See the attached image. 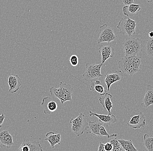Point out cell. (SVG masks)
<instances>
[{
  "instance_id": "1",
  "label": "cell",
  "mask_w": 153,
  "mask_h": 151,
  "mask_svg": "<svg viewBox=\"0 0 153 151\" xmlns=\"http://www.w3.org/2000/svg\"><path fill=\"white\" fill-rule=\"evenodd\" d=\"M141 64V57L138 55L125 56L118 62L120 71L130 76L134 75L140 71Z\"/></svg>"
},
{
  "instance_id": "2",
  "label": "cell",
  "mask_w": 153,
  "mask_h": 151,
  "mask_svg": "<svg viewBox=\"0 0 153 151\" xmlns=\"http://www.w3.org/2000/svg\"><path fill=\"white\" fill-rule=\"evenodd\" d=\"M73 88L69 84L60 82L59 88L51 87L50 88V93L52 97L60 100L62 105L68 101H72Z\"/></svg>"
},
{
  "instance_id": "3",
  "label": "cell",
  "mask_w": 153,
  "mask_h": 151,
  "mask_svg": "<svg viewBox=\"0 0 153 151\" xmlns=\"http://www.w3.org/2000/svg\"><path fill=\"white\" fill-rule=\"evenodd\" d=\"M142 41L138 38H127L123 43L125 56L137 55L142 51Z\"/></svg>"
},
{
  "instance_id": "4",
  "label": "cell",
  "mask_w": 153,
  "mask_h": 151,
  "mask_svg": "<svg viewBox=\"0 0 153 151\" xmlns=\"http://www.w3.org/2000/svg\"><path fill=\"white\" fill-rule=\"evenodd\" d=\"M103 64L102 63L100 64L86 63L85 72L83 75L84 79L87 81L92 82L103 77L101 74V69Z\"/></svg>"
},
{
  "instance_id": "5",
  "label": "cell",
  "mask_w": 153,
  "mask_h": 151,
  "mask_svg": "<svg viewBox=\"0 0 153 151\" xmlns=\"http://www.w3.org/2000/svg\"><path fill=\"white\" fill-rule=\"evenodd\" d=\"M71 124V131L77 136H80L86 131L88 126L85 116L83 113H80L75 118H71L70 121Z\"/></svg>"
},
{
  "instance_id": "6",
  "label": "cell",
  "mask_w": 153,
  "mask_h": 151,
  "mask_svg": "<svg viewBox=\"0 0 153 151\" xmlns=\"http://www.w3.org/2000/svg\"><path fill=\"white\" fill-rule=\"evenodd\" d=\"M117 27L120 33L131 37L135 34L136 22L129 17H125L120 19Z\"/></svg>"
},
{
  "instance_id": "7",
  "label": "cell",
  "mask_w": 153,
  "mask_h": 151,
  "mask_svg": "<svg viewBox=\"0 0 153 151\" xmlns=\"http://www.w3.org/2000/svg\"><path fill=\"white\" fill-rule=\"evenodd\" d=\"M116 38L113 29L108 25L105 24L100 26L97 35V43L98 44L103 43H109L115 40Z\"/></svg>"
},
{
  "instance_id": "8",
  "label": "cell",
  "mask_w": 153,
  "mask_h": 151,
  "mask_svg": "<svg viewBox=\"0 0 153 151\" xmlns=\"http://www.w3.org/2000/svg\"><path fill=\"white\" fill-rule=\"evenodd\" d=\"M124 78L123 73L121 71H117L114 74L107 73L105 75L104 82L107 86L108 91H109L111 86L115 83L121 81Z\"/></svg>"
},
{
  "instance_id": "9",
  "label": "cell",
  "mask_w": 153,
  "mask_h": 151,
  "mask_svg": "<svg viewBox=\"0 0 153 151\" xmlns=\"http://www.w3.org/2000/svg\"><path fill=\"white\" fill-rule=\"evenodd\" d=\"M127 125L130 127L134 129L140 128L145 126L146 118L142 112H140L137 115L131 116Z\"/></svg>"
},
{
  "instance_id": "10",
  "label": "cell",
  "mask_w": 153,
  "mask_h": 151,
  "mask_svg": "<svg viewBox=\"0 0 153 151\" xmlns=\"http://www.w3.org/2000/svg\"><path fill=\"white\" fill-rule=\"evenodd\" d=\"M17 151H43V149L39 142H31L28 139H25Z\"/></svg>"
},
{
  "instance_id": "11",
  "label": "cell",
  "mask_w": 153,
  "mask_h": 151,
  "mask_svg": "<svg viewBox=\"0 0 153 151\" xmlns=\"http://www.w3.org/2000/svg\"><path fill=\"white\" fill-rule=\"evenodd\" d=\"M99 52L101 54V63H104L110 58H113L114 56V48L111 45L102 44L99 48Z\"/></svg>"
},
{
  "instance_id": "12",
  "label": "cell",
  "mask_w": 153,
  "mask_h": 151,
  "mask_svg": "<svg viewBox=\"0 0 153 151\" xmlns=\"http://www.w3.org/2000/svg\"><path fill=\"white\" fill-rule=\"evenodd\" d=\"M8 84L10 87L8 93L14 94L21 89L22 83L18 75L11 74L8 77Z\"/></svg>"
},
{
  "instance_id": "13",
  "label": "cell",
  "mask_w": 153,
  "mask_h": 151,
  "mask_svg": "<svg viewBox=\"0 0 153 151\" xmlns=\"http://www.w3.org/2000/svg\"><path fill=\"white\" fill-rule=\"evenodd\" d=\"M89 115L90 117L95 116L99 119V121L103 123L104 125L106 127H108L111 124L117 122V119L112 114H108V115H105L102 113L98 114L90 110Z\"/></svg>"
},
{
  "instance_id": "14",
  "label": "cell",
  "mask_w": 153,
  "mask_h": 151,
  "mask_svg": "<svg viewBox=\"0 0 153 151\" xmlns=\"http://www.w3.org/2000/svg\"><path fill=\"white\" fill-rule=\"evenodd\" d=\"M14 145L13 137L8 131H0V148L5 147L10 149Z\"/></svg>"
},
{
  "instance_id": "15",
  "label": "cell",
  "mask_w": 153,
  "mask_h": 151,
  "mask_svg": "<svg viewBox=\"0 0 153 151\" xmlns=\"http://www.w3.org/2000/svg\"><path fill=\"white\" fill-rule=\"evenodd\" d=\"M51 98L46 97L43 99L42 106H44V112L45 114H50L52 112H54L58 108V105L55 101L50 100Z\"/></svg>"
},
{
  "instance_id": "16",
  "label": "cell",
  "mask_w": 153,
  "mask_h": 151,
  "mask_svg": "<svg viewBox=\"0 0 153 151\" xmlns=\"http://www.w3.org/2000/svg\"><path fill=\"white\" fill-rule=\"evenodd\" d=\"M153 104V86L147 85L145 95L141 104V106L145 108H148L151 105Z\"/></svg>"
},
{
  "instance_id": "17",
  "label": "cell",
  "mask_w": 153,
  "mask_h": 151,
  "mask_svg": "<svg viewBox=\"0 0 153 151\" xmlns=\"http://www.w3.org/2000/svg\"><path fill=\"white\" fill-rule=\"evenodd\" d=\"M113 96L109 93H106L105 95L101 96L99 98L100 103L106 111H108V114H111L112 108L113 107V104L111 101V98Z\"/></svg>"
},
{
  "instance_id": "18",
  "label": "cell",
  "mask_w": 153,
  "mask_h": 151,
  "mask_svg": "<svg viewBox=\"0 0 153 151\" xmlns=\"http://www.w3.org/2000/svg\"><path fill=\"white\" fill-rule=\"evenodd\" d=\"M104 124L99 121H90L88 123V126L86 130V133L87 134L91 133L94 136L100 137V128Z\"/></svg>"
},
{
  "instance_id": "19",
  "label": "cell",
  "mask_w": 153,
  "mask_h": 151,
  "mask_svg": "<svg viewBox=\"0 0 153 151\" xmlns=\"http://www.w3.org/2000/svg\"><path fill=\"white\" fill-rule=\"evenodd\" d=\"M140 5L132 4L123 7L122 11L124 15L129 18L132 17L135 14L140 11Z\"/></svg>"
},
{
  "instance_id": "20",
  "label": "cell",
  "mask_w": 153,
  "mask_h": 151,
  "mask_svg": "<svg viewBox=\"0 0 153 151\" xmlns=\"http://www.w3.org/2000/svg\"><path fill=\"white\" fill-rule=\"evenodd\" d=\"M44 140H46L50 144L52 149L54 148L55 145L58 144L60 145L61 141V135L60 134H54L52 131H50L46 134V137Z\"/></svg>"
},
{
  "instance_id": "21",
  "label": "cell",
  "mask_w": 153,
  "mask_h": 151,
  "mask_svg": "<svg viewBox=\"0 0 153 151\" xmlns=\"http://www.w3.org/2000/svg\"><path fill=\"white\" fill-rule=\"evenodd\" d=\"M90 90L91 91H97L100 94V96H103L107 93L104 86L101 85V82L98 80L92 82Z\"/></svg>"
},
{
  "instance_id": "22",
  "label": "cell",
  "mask_w": 153,
  "mask_h": 151,
  "mask_svg": "<svg viewBox=\"0 0 153 151\" xmlns=\"http://www.w3.org/2000/svg\"><path fill=\"white\" fill-rule=\"evenodd\" d=\"M121 147L126 151H138L137 149L134 146L132 141L131 140H126L124 139H117Z\"/></svg>"
},
{
  "instance_id": "23",
  "label": "cell",
  "mask_w": 153,
  "mask_h": 151,
  "mask_svg": "<svg viewBox=\"0 0 153 151\" xmlns=\"http://www.w3.org/2000/svg\"><path fill=\"white\" fill-rule=\"evenodd\" d=\"M143 145L148 151H153V136L144 134Z\"/></svg>"
},
{
  "instance_id": "24",
  "label": "cell",
  "mask_w": 153,
  "mask_h": 151,
  "mask_svg": "<svg viewBox=\"0 0 153 151\" xmlns=\"http://www.w3.org/2000/svg\"><path fill=\"white\" fill-rule=\"evenodd\" d=\"M145 50L148 56L153 57V38H149L146 41Z\"/></svg>"
},
{
  "instance_id": "25",
  "label": "cell",
  "mask_w": 153,
  "mask_h": 151,
  "mask_svg": "<svg viewBox=\"0 0 153 151\" xmlns=\"http://www.w3.org/2000/svg\"><path fill=\"white\" fill-rule=\"evenodd\" d=\"M110 142H111L113 145L112 151H120L121 150L122 147H121L120 143L117 140V139H116V138L112 139Z\"/></svg>"
},
{
  "instance_id": "26",
  "label": "cell",
  "mask_w": 153,
  "mask_h": 151,
  "mask_svg": "<svg viewBox=\"0 0 153 151\" xmlns=\"http://www.w3.org/2000/svg\"><path fill=\"white\" fill-rule=\"evenodd\" d=\"M70 62L73 66H76L79 64V58L76 55H73L70 57Z\"/></svg>"
},
{
  "instance_id": "27",
  "label": "cell",
  "mask_w": 153,
  "mask_h": 151,
  "mask_svg": "<svg viewBox=\"0 0 153 151\" xmlns=\"http://www.w3.org/2000/svg\"><path fill=\"white\" fill-rule=\"evenodd\" d=\"M105 149L106 151H112L113 145L110 142H108L105 143L104 145Z\"/></svg>"
},
{
  "instance_id": "28",
  "label": "cell",
  "mask_w": 153,
  "mask_h": 151,
  "mask_svg": "<svg viewBox=\"0 0 153 151\" xmlns=\"http://www.w3.org/2000/svg\"><path fill=\"white\" fill-rule=\"evenodd\" d=\"M120 1L122 4L125 5H128L134 4L135 0H120Z\"/></svg>"
},
{
  "instance_id": "29",
  "label": "cell",
  "mask_w": 153,
  "mask_h": 151,
  "mask_svg": "<svg viewBox=\"0 0 153 151\" xmlns=\"http://www.w3.org/2000/svg\"><path fill=\"white\" fill-rule=\"evenodd\" d=\"M5 118V116L4 113H2L0 115V128L2 126V124L4 122Z\"/></svg>"
},
{
  "instance_id": "30",
  "label": "cell",
  "mask_w": 153,
  "mask_h": 151,
  "mask_svg": "<svg viewBox=\"0 0 153 151\" xmlns=\"http://www.w3.org/2000/svg\"><path fill=\"white\" fill-rule=\"evenodd\" d=\"M104 145H105V144L100 142V144H99V148H98V149L97 151H106L105 150Z\"/></svg>"
},
{
  "instance_id": "31",
  "label": "cell",
  "mask_w": 153,
  "mask_h": 151,
  "mask_svg": "<svg viewBox=\"0 0 153 151\" xmlns=\"http://www.w3.org/2000/svg\"><path fill=\"white\" fill-rule=\"evenodd\" d=\"M149 37H151V38H153V32L151 31V32L149 33Z\"/></svg>"
},
{
  "instance_id": "32",
  "label": "cell",
  "mask_w": 153,
  "mask_h": 151,
  "mask_svg": "<svg viewBox=\"0 0 153 151\" xmlns=\"http://www.w3.org/2000/svg\"><path fill=\"white\" fill-rule=\"evenodd\" d=\"M146 1H147V2L148 3L151 2L152 1V0H146Z\"/></svg>"
},
{
  "instance_id": "33",
  "label": "cell",
  "mask_w": 153,
  "mask_h": 151,
  "mask_svg": "<svg viewBox=\"0 0 153 151\" xmlns=\"http://www.w3.org/2000/svg\"><path fill=\"white\" fill-rule=\"evenodd\" d=\"M120 151H125V150H124V149H121V150H120Z\"/></svg>"
}]
</instances>
